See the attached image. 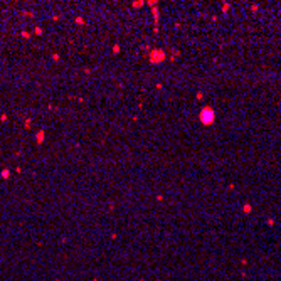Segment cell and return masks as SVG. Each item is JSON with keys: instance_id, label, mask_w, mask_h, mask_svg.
Instances as JSON below:
<instances>
[{"instance_id": "cell-1", "label": "cell", "mask_w": 281, "mask_h": 281, "mask_svg": "<svg viewBox=\"0 0 281 281\" xmlns=\"http://www.w3.org/2000/svg\"><path fill=\"white\" fill-rule=\"evenodd\" d=\"M214 120H215L214 109H212L211 106H205V108L200 111V121L204 123V125H211V123H214Z\"/></svg>"}, {"instance_id": "cell-2", "label": "cell", "mask_w": 281, "mask_h": 281, "mask_svg": "<svg viewBox=\"0 0 281 281\" xmlns=\"http://www.w3.org/2000/svg\"><path fill=\"white\" fill-rule=\"evenodd\" d=\"M251 211V205H244V212H249Z\"/></svg>"}]
</instances>
